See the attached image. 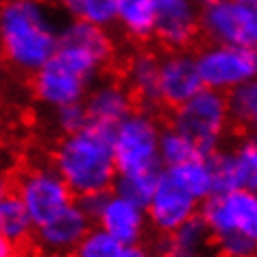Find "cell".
I'll use <instances>...</instances> for the list:
<instances>
[{
    "instance_id": "cell-17",
    "label": "cell",
    "mask_w": 257,
    "mask_h": 257,
    "mask_svg": "<svg viewBox=\"0 0 257 257\" xmlns=\"http://www.w3.org/2000/svg\"><path fill=\"white\" fill-rule=\"evenodd\" d=\"M159 61L162 57L153 55L151 50H138L128 55L124 63L122 81L133 92L138 102L144 107H157L162 105L159 100Z\"/></svg>"
},
{
    "instance_id": "cell-3",
    "label": "cell",
    "mask_w": 257,
    "mask_h": 257,
    "mask_svg": "<svg viewBox=\"0 0 257 257\" xmlns=\"http://www.w3.org/2000/svg\"><path fill=\"white\" fill-rule=\"evenodd\" d=\"M231 122L233 115H231L229 96L203 87L188 102L172 109L170 126L192 140L203 157H211L222 149Z\"/></svg>"
},
{
    "instance_id": "cell-21",
    "label": "cell",
    "mask_w": 257,
    "mask_h": 257,
    "mask_svg": "<svg viewBox=\"0 0 257 257\" xmlns=\"http://www.w3.org/2000/svg\"><path fill=\"white\" fill-rule=\"evenodd\" d=\"M66 11L72 20L111 29L118 24V0H68Z\"/></svg>"
},
{
    "instance_id": "cell-33",
    "label": "cell",
    "mask_w": 257,
    "mask_h": 257,
    "mask_svg": "<svg viewBox=\"0 0 257 257\" xmlns=\"http://www.w3.org/2000/svg\"><path fill=\"white\" fill-rule=\"evenodd\" d=\"M48 257H76L74 253H70V255H48Z\"/></svg>"
},
{
    "instance_id": "cell-19",
    "label": "cell",
    "mask_w": 257,
    "mask_h": 257,
    "mask_svg": "<svg viewBox=\"0 0 257 257\" xmlns=\"http://www.w3.org/2000/svg\"><path fill=\"white\" fill-rule=\"evenodd\" d=\"M0 237L9 246H22L35 237V222L14 190L0 198Z\"/></svg>"
},
{
    "instance_id": "cell-1",
    "label": "cell",
    "mask_w": 257,
    "mask_h": 257,
    "mask_svg": "<svg viewBox=\"0 0 257 257\" xmlns=\"http://www.w3.org/2000/svg\"><path fill=\"white\" fill-rule=\"evenodd\" d=\"M61 27L48 0H5L0 7V48L11 70L33 76L53 59Z\"/></svg>"
},
{
    "instance_id": "cell-27",
    "label": "cell",
    "mask_w": 257,
    "mask_h": 257,
    "mask_svg": "<svg viewBox=\"0 0 257 257\" xmlns=\"http://www.w3.org/2000/svg\"><path fill=\"white\" fill-rule=\"evenodd\" d=\"M50 122H53L55 131L61 136H70L89 124V115L85 109V102H74V105L59 107L50 111Z\"/></svg>"
},
{
    "instance_id": "cell-15",
    "label": "cell",
    "mask_w": 257,
    "mask_h": 257,
    "mask_svg": "<svg viewBox=\"0 0 257 257\" xmlns=\"http://www.w3.org/2000/svg\"><path fill=\"white\" fill-rule=\"evenodd\" d=\"M89 122L105 128H115L136 111V96L124 81L100 79L94 83L85 98Z\"/></svg>"
},
{
    "instance_id": "cell-34",
    "label": "cell",
    "mask_w": 257,
    "mask_h": 257,
    "mask_svg": "<svg viewBox=\"0 0 257 257\" xmlns=\"http://www.w3.org/2000/svg\"><path fill=\"white\" fill-rule=\"evenodd\" d=\"M201 5H207V3H214V0H198Z\"/></svg>"
},
{
    "instance_id": "cell-13",
    "label": "cell",
    "mask_w": 257,
    "mask_h": 257,
    "mask_svg": "<svg viewBox=\"0 0 257 257\" xmlns=\"http://www.w3.org/2000/svg\"><path fill=\"white\" fill-rule=\"evenodd\" d=\"M203 79L198 72L196 55L188 50H168L159 61V100L177 109L201 92Z\"/></svg>"
},
{
    "instance_id": "cell-18",
    "label": "cell",
    "mask_w": 257,
    "mask_h": 257,
    "mask_svg": "<svg viewBox=\"0 0 257 257\" xmlns=\"http://www.w3.org/2000/svg\"><path fill=\"white\" fill-rule=\"evenodd\" d=\"M214 250V233L201 214L181 224L170 235H166V253L175 257H211Z\"/></svg>"
},
{
    "instance_id": "cell-5",
    "label": "cell",
    "mask_w": 257,
    "mask_h": 257,
    "mask_svg": "<svg viewBox=\"0 0 257 257\" xmlns=\"http://www.w3.org/2000/svg\"><path fill=\"white\" fill-rule=\"evenodd\" d=\"M55 59L66 68L74 70L89 83H96L102 79L113 59V40L107 33V29L70 20L61 27Z\"/></svg>"
},
{
    "instance_id": "cell-4",
    "label": "cell",
    "mask_w": 257,
    "mask_h": 257,
    "mask_svg": "<svg viewBox=\"0 0 257 257\" xmlns=\"http://www.w3.org/2000/svg\"><path fill=\"white\" fill-rule=\"evenodd\" d=\"M164 126L151 111H133L113 128L118 175H157L162 172Z\"/></svg>"
},
{
    "instance_id": "cell-8",
    "label": "cell",
    "mask_w": 257,
    "mask_h": 257,
    "mask_svg": "<svg viewBox=\"0 0 257 257\" xmlns=\"http://www.w3.org/2000/svg\"><path fill=\"white\" fill-rule=\"evenodd\" d=\"M201 33L207 42L257 53V0H214L201 5Z\"/></svg>"
},
{
    "instance_id": "cell-31",
    "label": "cell",
    "mask_w": 257,
    "mask_h": 257,
    "mask_svg": "<svg viewBox=\"0 0 257 257\" xmlns=\"http://www.w3.org/2000/svg\"><path fill=\"white\" fill-rule=\"evenodd\" d=\"M48 3H50V5H66L68 0H48Z\"/></svg>"
},
{
    "instance_id": "cell-32",
    "label": "cell",
    "mask_w": 257,
    "mask_h": 257,
    "mask_svg": "<svg viewBox=\"0 0 257 257\" xmlns=\"http://www.w3.org/2000/svg\"><path fill=\"white\" fill-rule=\"evenodd\" d=\"M153 257H175V255H170V253H166V250H164V253H155Z\"/></svg>"
},
{
    "instance_id": "cell-20",
    "label": "cell",
    "mask_w": 257,
    "mask_h": 257,
    "mask_svg": "<svg viewBox=\"0 0 257 257\" xmlns=\"http://www.w3.org/2000/svg\"><path fill=\"white\" fill-rule=\"evenodd\" d=\"M118 27L131 40L155 37V5L153 0H118Z\"/></svg>"
},
{
    "instance_id": "cell-11",
    "label": "cell",
    "mask_w": 257,
    "mask_h": 257,
    "mask_svg": "<svg viewBox=\"0 0 257 257\" xmlns=\"http://www.w3.org/2000/svg\"><path fill=\"white\" fill-rule=\"evenodd\" d=\"M92 87L94 83L83 79L74 70L66 68L55 57L40 72L31 76L33 98L44 109H48V111H55V109L66 107V105H74V102H85Z\"/></svg>"
},
{
    "instance_id": "cell-7",
    "label": "cell",
    "mask_w": 257,
    "mask_h": 257,
    "mask_svg": "<svg viewBox=\"0 0 257 257\" xmlns=\"http://www.w3.org/2000/svg\"><path fill=\"white\" fill-rule=\"evenodd\" d=\"M203 85L231 96L257 76V53L231 44L207 42L196 50Z\"/></svg>"
},
{
    "instance_id": "cell-29",
    "label": "cell",
    "mask_w": 257,
    "mask_h": 257,
    "mask_svg": "<svg viewBox=\"0 0 257 257\" xmlns=\"http://www.w3.org/2000/svg\"><path fill=\"white\" fill-rule=\"evenodd\" d=\"M122 257H153V255H151L146 248L140 246V244H133V246H126V248H124Z\"/></svg>"
},
{
    "instance_id": "cell-9",
    "label": "cell",
    "mask_w": 257,
    "mask_h": 257,
    "mask_svg": "<svg viewBox=\"0 0 257 257\" xmlns=\"http://www.w3.org/2000/svg\"><path fill=\"white\" fill-rule=\"evenodd\" d=\"M201 216L209 224L216 242L231 237L257 240V194L250 190L218 192L203 203Z\"/></svg>"
},
{
    "instance_id": "cell-10",
    "label": "cell",
    "mask_w": 257,
    "mask_h": 257,
    "mask_svg": "<svg viewBox=\"0 0 257 257\" xmlns=\"http://www.w3.org/2000/svg\"><path fill=\"white\" fill-rule=\"evenodd\" d=\"M201 207L203 203L179 181L175 172L164 166L157 179L155 194L146 207L151 227L162 235H170L181 224L201 214Z\"/></svg>"
},
{
    "instance_id": "cell-30",
    "label": "cell",
    "mask_w": 257,
    "mask_h": 257,
    "mask_svg": "<svg viewBox=\"0 0 257 257\" xmlns=\"http://www.w3.org/2000/svg\"><path fill=\"white\" fill-rule=\"evenodd\" d=\"M7 257H33V255H31V253H24V250H16V248H14Z\"/></svg>"
},
{
    "instance_id": "cell-16",
    "label": "cell",
    "mask_w": 257,
    "mask_h": 257,
    "mask_svg": "<svg viewBox=\"0 0 257 257\" xmlns=\"http://www.w3.org/2000/svg\"><path fill=\"white\" fill-rule=\"evenodd\" d=\"M96 224L100 229H105L109 235H113L118 242L133 246V244H140L144 240L151 220L146 207L120 196L118 192H109L107 203Z\"/></svg>"
},
{
    "instance_id": "cell-22",
    "label": "cell",
    "mask_w": 257,
    "mask_h": 257,
    "mask_svg": "<svg viewBox=\"0 0 257 257\" xmlns=\"http://www.w3.org/2000/svg\"><path fill=\"white\" fill-rule=\"evenodd\" d=\"M237 185L257 194V133H246L231 146Z\"/></svg>"
},
{
    "instance_id": "cell-26",
    "label": "cell",
    "mask_w": 257,
    "mask_h": 257,
    "mask_svg": "<svg viewBox=\"0 0 257 257\" xmlns=\"http://www.w3.org/2000/svg\"><path fill=\"white\" fill-rule=\"evenodd\" d=\"M126 244L118 242L113 235H109L105 229L94 227L85 235V240L74 250L76 257H122Z\"/></svg>"
},
{
    "instance_id": "cell-24",
    "label": "cell",
    "mask_w": 257,
    "mask_h": 257,
    "mask_svg": "<svg viewBox=\"0 0 257 257\" xmlns=\"http://www.w3.org/2000/svg\"><path fill=\"white\" fill-rule=\"evenodd\" d=\"M203 157L201 151L194 146L192 140H188L181 131H177L175 126H166L162 133V164L164 166H179L192 159Z\"/></svg>"
},
{
    "instance_id": "cell-28",
    "label": "cell",
    "mask_w": 257,
    "mask_h": 257,
    "mask_svg": "<svg viewBox=\"0 0 257 257\" xmlns=\"http://www.w3.org/2000/svg\"><path fill=\"white\" fill-rule=\"evenodd\" d=\"M107 196H109V192H105V194L79 196V203H76V205H79V207L96 222V220H98V216H100V211H102V207H105V203H107Z\"/></svg>"
},
{
    "instance_id": "cell-12",
    "label": "cell",
    "mask_w": 257,
    "mask_h": 257,
    "mask_svg": "<svg viewBox=\"0 0 257 257\" xmlns=\"http://www.w3.org/2000/svg\"><path fill=\"white\" fill-rule=\"evenodd\" d=\"M155 40L168 50H188L201 33L198 0H153Z\"/></svg>"
},
{
    "instance_id": "cell-25",
    "label": "cell",
    "mask_w": 257,
    "mask_h": 257,
    "mask_svg": "<svg viewBox=\"0 0 257 257\" xmlns=\"http://www.w3.org/2000/svg\"><path fill=\"white\" fill-rule=\"evenodd\" d=\"M157 179L159 172L157 175H118L113 192H118L120 196L128 198V201L142 205V207H149L157 188Z\"/></svg>"
},
{
    "instance_id": "cell-2",
    "label": "cell",
    "mask_w": 257,
    "mask_h": 257,
    "mask_svg": "<svg viewBox=\"0 0 257 257\" xmlns=\"http://www.w3.org/2000/svg\"><path fill=\"white\" fill-rule=\"evenodd\" d=\"M53 166L76 196L105 194L118 179L113 128L89 122L81 131L61 136L53 149Z\"/></svg>"
},
{
    "instance_id": "cell-14",
    "label": "cell",
    "mask_w": 257,
    "mask_h": 257,
    "mask_svg": "<svg viewBox=\"0 0 257 257\" xmlns=\"http://www.w3.org/2000/svg\"><path fill=\"white\" fill-rule=\"evenodd\" d=\"M92 231V218L79 205H72L53 220L35 229V242L46 255H70Z\"/></svg>"
},
{
    "instance_id": "cell-23",
    "label": "cell",
    "mask_w": 257,
    "mask_h": 257,
    "mask_svg": "<svg viewBox=\"0 0 257 257\" xmlns=\"http://www.w3.org/2000/svg\"><path fill=\"white\" fill-rule=\"evenodd\" d=\"M231 115L246 133H257V76L229 96Z\"/></svg>"
},
{
    "instance_id": "cell-6",
    "label": "cell",
    "mask_w": 257,
    "mask_h": 257,
    "mask_svg": "<svg viewBox=\"0 0 257 257\" xmlns=\"http://www.w3.org/2000/svg\"><path fill=\"white\" fill-rule=\"evenodd\" d=\"M14 192L29 209L35 229L72 207L76 196L53 164H37L24 168L16 177Z\"/></svg>"
}]
</instances>
